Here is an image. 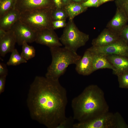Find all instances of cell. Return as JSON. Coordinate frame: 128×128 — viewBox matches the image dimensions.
Segmentation results:
<instances>
[{
  "instance_id": "8992f818",
  "label": "cell",
  "mask_w": 128,
  "mask_h": 128,
  "mask_svg": "<svg viewBox=\"0 0 128 128\" xmlns=\"http://www.w3.org/2000/svg\"><path fill=\"white\" fill-rule=\"evenodd\" d=\"M89 38V35L80 31L73 20L67 23L59 39L64 47L77 52L79 48L85 45Z\"/></svg>"
},
{
  "instance_id": "4316f807",
  "label": "cell",
  "mask_w": 128,
  "mask_h": 128,
  "mask_svg": "<svg viewBox=\"0 0 128 128\" xmlns=\"http://www.w3.org/2000/svg\"><path fill=\"white\" fill-rule=\"evenodd\" d=\"M119 34L120 38L128 45V24H127L122 29Z\"/></svg>"
},
{
  "instance_id": "4dcf8cb0",
  "label": "cell",
  "mask_w": 128,
  "mask_h": 128,
  "mask_svg": "<svg viewBox=\"0 0 128 128\" xmlns=\"http://www.w3.org/2000/svg\"><path fill=\"white\" fill-rule=\"evenodd\" d=\"M55 7L57 8H61L63 7L62 0H53Z\"/></svg>"
},
{
  "instance_id": "ac0fdd59",
  "label": "cell",
  "mask_w": 128,
  "mask_h": 128,
  "mask_svg": "<svg viewBox=\"0 0 128 128\" xmlns=\"http://www.w3.org/2000/svg\"><path fill=\"white\" fill-rule=\"evenodd\" d=\"M69 20H73L76 16L85 11L87 8L83 7L81 4L71 3L64 6Z\"/></svg>"
},
{
  "instance_id": "5b68a950",
  "label": "cell",
  "mask_w": 128,
  "mask_h": 128,
  "mask_svg": "<svg viewBox=\"0 0 128 128\" xmlns=\"http://www.w3.org/2000/svg\"><path fill=\"white\" fill-rule=\"evenodd\" d=\"M52 9H38L21 13L19 20L36 32L45 29H53Z\"/></svg>"
},
{
  "instance_id": "7c38bea8",
  "label": "cell",
  "mask_w": 128,
  "mask_h": 128,
  "mask_svg": "<svg viewBox=\"0 0 128 128\" xmlns=\"http://www.w3.org/2000/svg\"><path fill=\"white\" fill-rule=\"evenodd\" d=\"M76 65L75 70L79 74L87 76L93 73L92 54L91 52L87 49Z\"/></svg>"
},
{
  "instance_id": "f546056e",
  "label": "cell",
  "mask_w": 128,
  "mask_h": 128,
  "mask_svg": "<svg viewBox=\"0 0 128 128\" xmlns=\"http://www.w3.org/2000/svg\"><path fill=\"white\" fill-rule=\"evenodd\" d=\"M6 76H0V94L4 91Z\"/></svg>"
},
{
  "instance_id": "d4e9b609",
  "label": "cell",
  "mask_w": 128,
  "mask_h": 128,
  "mask_svg": "<svg viewBox=\"0 0 128 128\" xmlns=\"http://www.w3.org/2000/svg\"><path fill=\"white\" fill-rule=\"evenodd\" d=\"M73 117L70 116L66 118L57 126L56 128H73L74 123Z\"/></svg>"
},
{
  "instance_id": "9c48e42d",
  "label": "cell",
  "mask_w": 128,
  "mask_h": 128,
  "mask_svg": "<svg viewBox=\"0 0 128 128\" xmlns=\"http://www.w3.org/2000/svg\"><path fill=\"white\" fill-rule=\"evenodd\" d=\"M51 4L50 0H17L14 9L20 13L35 10L55 8Z\"/></svg>"
},
{
  "instance_id": "484cf974",
  "label": "cell",
  "mask_w": 128,
  "mask_h": 128,
  "mask_svg": "<svg viewBox=\"0 0 128 128\" xmlns=\"http://www.w3.org/2000/svg\"><path fill=\"white\" fill-rule=\"evenodd\" d=\"M67 24L66 20L52 21V26L54 30L59 28L64 27Z\"/></svg>"
},
{
  "instance_id": "d590c367",
  "label": "cell",
  "mask_w": 128,
  "mask_h": 128,
  "mask_svg": "<svg viewBox=\"0 0 128 128\" xmlns=\"http://www.w3.org/2000/svg\"><path fill=\"white\" fill-rule=\"evenodd\" d=\"M16 1H17V0H15V1L14 6H15V4L16 3Z\"/></svg>"
},
{
  "instance_id": "d6a6232c",
  "label": "cell",
  "mask_w": 128,
  "mask_h": 128,
  "mask_svg": "<svg viewBox=\"0 0 128 128\" xmlns=\"http://www.w3.org/2000/svg\"><path fill=\"white\" fill-rule=\"evenodd\" d=\"M62 5L63 4L65 6L71 3L70 0H62Z\"/></svg>"
},
{
  "instance_id": "4fadbf2b",
  "label": "cell",
  "mask_w": 128,
  "mask_h": 128,
  "mask_svg": "<svg viewBox=\"0 0 128 128\" xmlns=\"http://www.w3.org/2000/svg\"><path fill=\"white\" fill-rule=\"evenodd\" d=\"M128 18L124 12L117 8L115 15L108 23L106 28L119 34L122 29L127 25Z\"/></svg>"
},
{
  "instance_id": "3957f363",
  "label": "cell",
  "mask_w": 128,
  "mask_h": 128,
  "mask_svg": "<svg viewBox=\"0 0 128 128\" xmlns=\"http://www.w3.org/2000/svg\"><path fill=\"white\" fill-rule=\"evenodd\" d=\"M52 61L48 67L45 77L50 79L59 80L70 65H75L82 56L77 52L65 47H56L50 48Z\"/></svg>"
},
{
  "instance_id": "1f68e13d",
  "label": "cell",
  "mask_w": 128,
  "mask_h": 128,
  "mask_svg": "<svg viewBox=\"0 0 128 128\" xmlns=\"http://www.w3.org/2000/svg\"><path fill=\"white\" fill-rule=\"evenodd\" d=\"M115 0H99V6L107 2L114 1Z\"/></svg>"
},
{
  "instance_id": "e575fe53",
  "label": "cell",
  "mask_w": 128,
  "mask_h": 128,
  "mask_svg": "<svg viewBox=\"0 0 128 128\" xmlns=\"http://www.w3.org/2000/svg\"><path fill=\"white\" fill-rule=\"evenodd\" d=\"M88 0H83V2H84L87 1Z\"/></svg>"
},
{
  "instance_id": "e0dca14e",
  "label": "cell",
  "mask_w": 128,
  "mask_h": 128,
  "mask_svg": "<svg viewBox=\"0 0 128 128\" xmlns=\"http://www.w3.org/2000/svg\"><path fill=\"white\" fill-rule=\"evenodd\" d=\"M91 52L93 72L97 70L104 69H111L113 71L115 70L114 68L108 60L106 56Z\"/></svg>"
},
{
  "instance_id": "83f0119b",
  "label": "cell",
  "mask_w": 128,
  "mask_h": 128,
  "mask_svg": "<svg viewBox=\"0 0 128 128\" xmlns=\"http://www.w3.org/2000/svg\"><path fill=\"white\" fill-rule=\"evenodd\" d=\"M82 5L84 7H99V0H88L86 2L82 3Z\"/></svg>"
},
{
  "instance_id": "6da1fadb",
  "label": "cell",
  "mask_w": 128,
  "mask_h": 128,
  "mask_svg": "<svg viewBox=\"0 0 128 128\" xmlns=\"http://www.w3.org/2000/svg\"><path fill=\"white\" fill-rule=\"evenodd\" d=\"M67 91L59 80L37 76L27 100L31 118L48 128H56L66 117Z\"/></svg>"
},
{
  "instance_id": "44dd1931",
  "label": "cell",
  "mask_w": 128,
  "mask_h": 128,
  "mask_svg": "<svg viewBox=\"0 0 128 128\" xmlns=\"http://www.w3.org/2000/svg\"><path fill=\"white\" fill-rule=\"evenodd\" d=\"M51 17L52 21L66 20L68 17L64 8L63 7L59 8L55 7L52 9Z\"/></svg>"
},
{
  "instance_id": "8d00e7d4",
  "label": "cell",
  "mask_w": 128,
  "mask_h": 128,
  "mask_svg": "<svg viewBox=\"0 0 128 128\" xmlns=\"http://www.w3.org/2000/svg\"><path fill=\"white\" fill-rule=\"evenodd\" d=\"M127 57L128 58V54Z\"/></svg>"
},
{
  "instance_id": "9a60e30c",
  "label": "cell",
  "mask_w": 128,
  "mask_h": 128,
  "mask_svg": "<svg viewBox=\"0 0 128 128\" xmlns=\"http://www.w3.org/2000/svg\"><path fill=\"white\" fill-rule=\"evenodd\" d=\"M107 58L115 69L113 73L117 75L128 71V58L126 56L112 55L106 56Z\"/></svg>"
},
{
  "instance_id": "52a82bcc",
  "label": "cell",
  "mask_w": 128,
  "mask_h": 128,
  "mask_svg": "<svg viewBox=\"0 0 128 128\" xmlns=\"http://www.w3.org/2000/svg\"><path fill=\"white\" fill-rule=\"evenodd\" d=\"M92 52L106 56L118 55L127 56L128 45L122 39L106 46L101 47L92 46L88 49Z\"/></svg>"
},
{
  "instance_id": "8fae6325",
  "label": "cell",
  "mask_w": 128,
  "mask_h": 128,
  "mask_svg": "<svg viewBox=\"0 0 128 128\" xmlns=\"http://www.w3.org/2000/svg\"><path fill=\"white\" fill-rule=\"evenodd\" d=\"M120 38L119 34L106 28L97 37L92 40L91 44L95 47H102L115 42Z\"/></svg>"
},
{
  "instance_id": "ba28073f",
  "label": "cell",
  "mask_w": 128,
  "mask_h": 128,
  "mask_svg": "<svg viewBox=\"0 0 128 128\" xmlns=\"http://www.w3.org/2000/svg\"><path fill=\"white\" fill-rule=\"evenodd\" d=\"M13 31L16 43L22 45L24 42L31 43L35 41L37 32L19 20L13 26L11 29Z\"/></svg>"
},
{
  "instance_id": "f1b7e54d",
  "label": "cell",
  "mask_w": 128,
  "mask_h": 128,
  "mask_svg": "<svg viewBox=\"0 0 128 128\" xmlns=\"http://www.w3.org/2000/svg\"><path fill=\"white\" fill-rule=\"evenodd\" d=\"M8 70L6 64L3 63H0V76H7Z\"/></svg>"
},
{
  "instance_id": "cb8c5ba5",
  "label": "cell",
  "mask_w": 128,
  "mask_h": 128,
  "mask_svg": "<svg viewBox=\"0 0 128 128\" xmlns=\"http://www.w3.org/2000/svg\"><path fill=\"white\" fill-rule=\"evenodd\" d=\"M116 7L122 10L128 18V0H115Z\"/></svg>"
},
{
  "instance_id": "603a6c76",
  "label": "cell",
  "mask_w": 128,
  "mask_h": 128,
  "mask_svg": "<svg viewBox=\"0 0 128 128\" xmlns=\"http://www.w3.org/2000/svg\"><path fill=\"white\" fill-rule=\"evenodd\" d=\"M117 76L119 87L128 89V71L123 72Z\"/></svg>"
},
{
  "instance_id": "d6986e66",
  "label": "cell",
  "mask_w": 128,
  "mask_h": 128,
  "mask_svg": "<svg viewBox=\"0 0 128 128\" xmlns=\"http://www.w3.org/2000/svg\"><path fill=\"white\" fill-rule=\"evenodd\" d=\"M10 57L6 65L8 66H17L27 62V61L20 55L17 50L15 49L11 52Z\"/></svg>"
},
{
  "instance_id": "7402d4cb",
  "label": "cell",
  "mask_w": 128,
  "mask_h": 128,
  "mask_svg": "<svg viewBox=\"0 0 128 128\" xmlns=\"http://www.w3.org/2000/svg\"><path fill=\"white\" fill-rule=\"evenodd\" d=\"M15 0H0V17L12 9H14Z\"/></svg>"
},
{
  "instance_id": "836d02e7",
  "label": "cell",
  "mask_w": 128,
  "mask_h": 128,
  "mask_svg": "<svg viewBox=\"0 0 128 128\" xmlns=\"http://www.w3.org/2000/svg\"><path fill=\"white\" fill-rule=\"evenodd\" d=\"M74 1L78 3L81 2L82 1H83V0H73Z\"/></svg>"
},
{
  "instance_id": "277c9868",
  "label": "cell",
  "mask_w": 128,
  "mask_h": 128,
  "mask_svg": "<svg viewBox=\"0 0 128 128\" xmlns=\"http://www.w3.org/2000/svg\"><path fill=\"white\" fill-rule=\"evenodd\" d=\"M73 128H128V125L119 112L108 111L89 120L75 123Z\"/></svg>"
},
{
  "instance_id": "2e32d148",
  "label": "cell",
  "mask_w": 128,
  "mask_h": 128,
  "mask_svg": "<svg viewBox=\"0 0 128 128\" xmlns=\"http://www.w3.org/2000/svg\"><path fill=\"white\" fill-rule=\"evenodd\" d=\"M20 13L13 8L0 17V29L5 31L10 30L20 17Z\"/></svg>"
},
{
  "instance_id": "7a4b0ae2",
  "label": "cell",
  "mask_w": 128,
  "mask_h": 128,
  "mask_svg": "<svg viewBox=\"0 0 128 128\" xmlns=\"http://www.w3.org/2000/svg\"><path fill=\"white\" fill-rule=\"evenodd\" d=\"M73 118L79 122L85 121L109 111V106L102 90L96 85L86 87L71 101Z\"/></svg>"
},
{
  "instance_id": "5bb4252c",
  "label": "cell",
  "mask_w": 128,
  "mask_h": 128,
  "mask_svg": "<svg viewBox=\"0 0 128 128\" xmlns=\"http://www.w3.org/2000/svg\"><path fill=\"white\" fill-rule=\"evenodd\" d=\"M16 43V38L13 31L10 29L6 31L5 35L0 38V55L4 57L8 53L11 52L15 49Z\"/></svg>"
},
{
  "instance_id": "30bf717a",
  "label": "cell",
  "mask_w": 128,
  "mask_h": 128,
  "mask_svg": "<svg viewBox=\"0 0 128 128\" xmlns=\"http://www.w3.org/2000/svg\"><path fill=\"white\" fill-rule=\"evenodd\" d=\"M37 43L51 48L61 47L63 45L56 33L52 29H46L37 32L35 41Z\"/></svg>"
},
{
  "instance_id": "ffe728a7",
  "label": "cell",
  "mask_w": 128,
  "mask_h": 128,
  "mask_svg": "<svg viewBox=\"0 0 128 128\" xmlns=\"http://www.w3.org/2000/svg\"><path fill=\"white\" fill-rule=\"evenodd\" d=\"M22 46V51L21 55L24 59L27 61L35 56L36 51L33 46L29 45L26 42H24Z\"/></svg>"
}]
</instances>
